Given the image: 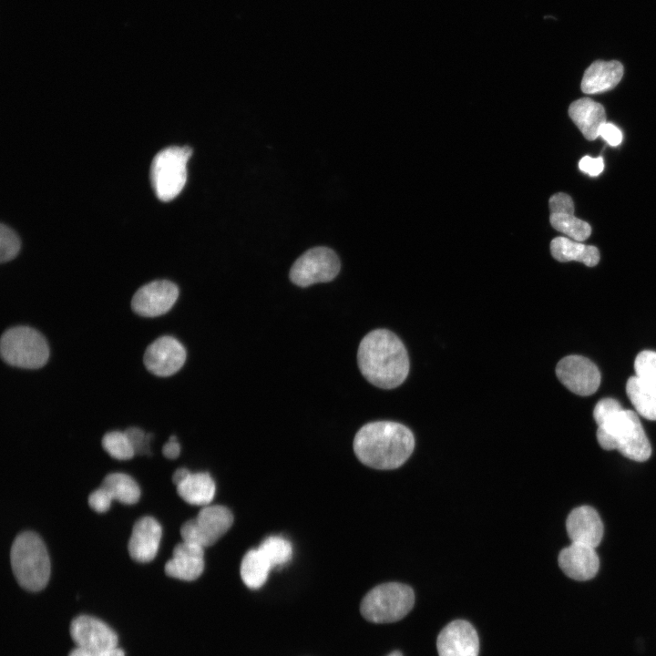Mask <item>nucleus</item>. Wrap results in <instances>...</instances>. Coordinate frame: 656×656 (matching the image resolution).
Listing matches in <instances>:
<instances>
[{
	"mask_svg": "<svg viewBox=\"0 0 656 656\" xmlns=\"http://www.w3.org/2000/svg\"><path fill=\"white\" fill-rule=\"evenodd\" d=\"M359 369L372 384L392 389L409 373V358L400 338L387 329H375L361 340L357 351Z\"/></svg>",
	"mask_w": 656,
	"mask_h": 656,
	"instance_id": "f257e3e1",
	"label": "nucleus"
},
{
	"mask_svg": "<svg viewBox=\"0 0 656 656\" xmlns=\"http://www.w3.org/2000/svg\"><path fill=\"white\" fill-rule=\"evenodd\" d=\"M415 447V437L405 425L393 421H375L363 425L354 439V451L365 466L394 469L402 466Z\"/></svg>",
	"mask_w": 656,
	"mask_h": 656,
	"instance_id": "f03ea898",
	"label": "nucleus"
},
{
	"mask_svg": "<svg viewBox=\"0 0 656 656\" xmlns=\"http://www.w3.org/2000/svg\"><path fill=\"white\" fill-rule=\"evenodd\" d=\"M597 441L605 450H618L625 457L643 462L651 447L637 413L621 409L598 425Z\"/></svg>",
	"mask_w": 656,
	"mask_h": 656,
	"instance_id": "7ed1b4c3",
	"label": "nucleus"
},
{
	"mask_svg": "<svg viewBox=\"0 0 656 656\" xmlns=\"http://www.w3.org/2000/svg\"><path fill=\"white\" fill-rule=\"evenodd\" d=\"M10 562L18 584L26 590L43 589L50 577V559L41 538L32 531L19 533L10 550Z\"/></svg>",
	"mask_w": 656,
	"mask_h": 656,
	"instance_id": "20e7f679",
	"label": "nucleus"
},
{
	"mask_svg": "<svg viewBox=\"0 0 656 656\" xmlns=\"http://www.w3.org/2000/svg\"><path fill=\"white\" fill-rule=\"evenodd\" d=\"M413 589L402 583L388 582L372 589L360 606L362 616L374 623H389L403 619L413 608Z\"/></svg>",
	"mask_w": 656,
	"mask_h": 656,
	"instance_id": "39448f33",
	"label": "nucleus"
},
{
	"mask_svg": "<svg viewBox=\"0 0 656 656\" xmlns=\"http://www.w3.org/2000/svg\"><path fill=\"white\" fill-rule=\"evenodd\" d=\"M0 352L5 363L26 369L40 368L49 357L45 337L28 326H15L6 330L1 337Z\"/></svg>",
	"mask_w": 656,
	"mask_h": 656,
	"instance_id": "423d86ee",
	"label": "nucleus"
},
{
	"mask_svg": "<svg viewBox=\"0 0 656 656\" xmlns=\"http://www.w3.org/2000/svg\"><path fill=\"white\" fill-rule=\"evenodd\" d=\"M192 154L190 147L172 146L159 151L150 169L151 184L162 201L176 198L187 181V164Z\"/></svg>",
	"mask_w": 656,
	"mask_h": 656,
	"instance_id": "0eeeda50",
	"label": "nucleus"
},
{
	"mask_svg": "<svg viewBox=\"0 0 656 656\" xmlns=\"http://www.w3.org/2000/svg\"><path fill=\"white\" fill-rule=\"evenodd\" d=\"M231 511L220 505L204 506L197 517L189 519L180 528L184 541L210 547L215 544L232 526Z\"/></svg>",
	"mask_w": 656,
	"mask_h": 656,
	"instance_id": "6e6552de",
	"label": "nucleus"
},
{
	"mask_svg": "<svg viewBox=\"0 0 656 656\" xmlns=\"http://www.w3.org/2000/svg\"><path fill=\"white\" fill-rule=\"evenodd\" d=\"M341 263L336 253L327 247H314L302 253L290 271V280L300 287L333 280Z\"/></svg>",
	"mask_w": 656,
	"mask_h": 656,
	"instance_id": "1a4fd4ad",
	"label": "nucleus"
},
{
	"mask_svg": "<svg viewBox=\"0 0 656 656\" xmlns=\"http://www.w3.org/2000/svg\"><path fill=\"white\" fill-rule=\"evenodd\" d=\"M556 374L569 391L582 396L594 394L600 384V374L596 364L580 355L563 357L556 366Z\"/></svg>",
	"mask_w": 656,
	"mask_h": 656,
	"instance_id": "9d476101",
	"label": "nucleus"
},
{
	"mask_svg": "<svg viewBox=\"0 0 656 656\" xmlns=\"http://www.w3.org/2000/svg\"><path fill=\"white\" fill-rule=\"evenodd\" d=\"M179 297L178 286L168 280H157L141 286L131 300L132 310L144 317L169 312Z\"/></svg>",
	"mask_w": 656,
	"mask_h": 656,
	"instance_id": "9b49d317",
	"label": "nucleus"
},
{
	"mask_svg": "<svg viewBox=\"0 0 656 656\" xmlns=\"http://www.w3.org/2000/svg\"><path fill=\"white\" fill-rule=\"evenodd\" d=\"M186 356L184 346L176 338L164 335L147 347L143 362L151 374L167 377L174 374L183 366Z\"/></svg>",
	"mask_w": 656,
	"mask_h": 656,
	"instance_id": "f8f14e48",
	"label": "nucleus"
},
{
	"mask_svg": "<svg viewBox=\"0 0 656 656\" xmlns=\"http://www.w3.org/2000/svg\"><path fill=\"white\" fill-rule=\"evenodd\" d=\"M436 648L439 656H478L479 639L468 621L456 620L440 631Z\"/></svg>",
	"mask_w": 656,
	"mask_h": 656,
	"instance_id": "ddd939ff",
	"label": "nucleus"
},
{
	"mask_svg": "<svg viewBox=\"0 0 656 656\" xmlns=\"http://www.w3.org/2000/svg\"><path fill=\"white\" fill-rule=\"evenodd\" d=\"M551 226L577 241L587 240L591 233L590 225L574 216V202L564 192L552 195L548 200Z\"/></svg>",
	"mask_w": 656,
	"mask_h": 656,
	"instance_id": "4468645a",
	"label": "nucleus"
},
{
	"mask_svg": "<svg viewBox=\"0 0 656 656\" xmlns=\"http://www.w3.org/2000/svg\"><path fill=\"white\" fill-rule=\"evenodd\" d=\"M70 634L77 647L83 649H113L118 647L116 632L102 620L81 615L70 625Z\"/></svg>",
	"mask_w": 656,
	"mask_h": 656,
	"instance_id": "2eb2a0df",
	"label": "nucleus"
},
{
	"mask_svg": "<svg viewBox=\"0 0 656 656\" xmlns=\"http://www.w3.org/2000/svg\"><path fill=\"white\" fill-rule=\"evenodd\" d=\"M558 561L569 578L579 581L593 579L600 567L595 548L576 542H571L559 552Z\"/></svg>",
	"mask_w": 656,
	"mask_h": 656,
	"instance_id": "dca6fc26",
	"label": "nucleus"
},
{
	"mask_svg": "<svg viewBox=\"0 0 656 656\" xmlns=\"http://www.w3.org/2000/svg\"><path fill=\"white\" fill-rule=\"evenodd\" d=\"M161 535V526L153 517L138 518L133 526L128 543L130 558L140 563L153 560L159 550Z\"/></svg>",
	"mask_w": 656,
	"mask_h": 656,
	"instance_id": "f3484780",
	"label": "nucleus"
},
{
	"mask_svg": "<svg viewBox=\"0 0 656 656\" xmlns=\"http://www.w3.org/2000/svg\"><path fill=\"white\" fill-rule=\"evenodd\" d=\"M165 573L171 578L191 581L197 579L204 570V548L184 541L177 544L172 558L164 567Z\"/></svg>",
	"mask_w": 656,
	"mask_h": 656,
	"instance_id": "a211bd4d",
	"label": "nucleus"
},
{
	"mask_svg": "<svg viewBox=\"0 0 656 656\" xmlns=\"http://www.w3.org/2000/svg\"><path fill=\"white\" fill-rule=\"evenodd\" d=\"M567 532L571 542L596 548L603 537V523L598 512L589 506L574 508L566 521Z\"/></svg>",
	"mask_w": 656,
	"mask_h": 656,
	"instance_id": "6ab92c4d",
	"label": "nucleus"
},
{
	"mask_svg": "<svg viewBox=\"0 0 656 656\" xmlns=\"http://www.w3.org/2000/svg\"><path fill=\"white\" fill-rule=\"evenodd\" d=\"M623 76V66L616 60L593 62L586 70L581 80V90L585 94H596L611 90Z\"/></svg>",
	"mask_w": 656,
	"mask_h": 656,
	"instance_id": "aec40b11",
	"label": "nucleus"
},
{
	"mask_svg": "<svg viewBox=\"0 0 656 656\" xmlns=\"http://www.w3.org/2000/svg\"><path fill=\"white\" fill-rule=\"evenodd\" d=\"M569 115L588 140L596 139L600 128L606 122L603 106L589 97L573 101L569 108Z\"/></svg>",
	"mask_w": 656,
	"mask_h": 656,
	"instance_id": "412c9836",
	"label": "nucleus"
},
{
	"mask_svg": "<svg viewBox=\"0 0 656 656\" xmlns=\"http://www.w3.org/2000/svg\"><path fill=\"white\" fill-rule=\"evenodd\" d=\"M550 252L554 259L561 262L577 261L593 267L600 261L598 248L561 236L551 241Z\"/></svg>",
	"mask_w": 656,
	"mask_h": 656,
	"instance_id": "4be33fe9",
	"label": "nucleus"
},
{
	"mask_svg": "<svg viewBox=\"0 0 656 656\" xmlns=\"http://www.w3.org/2000/svg\"><path fill=\"white\" fill-rule=\"evenodd\" d=\"M176 487L179 496L188 504L195 506H208L216 491L215 482L208 472H190Z\"/></svg>",
	"mask_w": 656,
	"mask_h": 656,
	"instance_id": "5701e85b",
	"label": "nucleus"
},
{
	"mask_svg": "<svg viewBox=\"0 0 656 656\" xmlns=\"http://www.w3.org/2000/svg\"><path fill=\"white\" fill-rule=\"evenodd\" d=\"M272 569L264 554L259 548H251L242 558L240 573L248 588L257 589L266 582Z\"/></svg>",
	"mask_w": 656,
	"mask_h": 656,
	"instance_id": "b1692460",
	"label": "nucleus"
},
{
	"mask_svg": "<svg viewBox=\"0 0 656 656\" xmlns=\"http://www.w3.org/2000/svg\"><path fill=\"white\" fill-rule=\"evenodd\" d=\"M110 498L125 505H132L140 497V488L136 480L125 473L108 474L101 484Z\"/></svg>",
	"mask_w": 656,
	"mask_h": 656,
	"instance_id": "393cba45",
	"label": "nucleus"
},
{
	"mask_svg": "<svg viewBox=\"0 0 656 656\" xmlns=\"http://www.w3.org/2000/svg\"><path fill=\"white\" fill-rule=\"evenodd\" d=\"M626 393L640 415L656 421V390L635 375L628 379Z\"/></svg>",
	"mask_w": 656,
	"mask_h": 656,
	"instance_id": "a878e982",
	"label": "nucleus"
},
{
	"mask_svg": "<svg viewBox=\"0 0 656 656\" xmlns=\"http://www.w3.org/2000/svg\"><path fill=\"white\" fill-rule=\"evenodd\" d=\"M258 548L268 559L272 568L285 565L292 557L291 542L281 536L266 538Z\"/></svg>",
	"mask_w": 656,
	"mask_h": 656,
	"instance_id": "bb28decb",
	"label": "nucleus"
},
{
	"mask_svg": "<svg viewBox=\"0 0 656 656\" xmlns=\"http://www.w3.org/2000/svg\"><path fill=\"white\" fill-rule=\"evenodd\" d=\"M102 447L113 458L128 460L134 456L135 450L125 432L110 431L101 440Z\"/></svg>",
	"mask_w": 656,
	"mask_h": 656,
	"instance_id": "cd10ccee",
	"label": "nucleus"
},
{
	"mask_svg": "<svg viewBox=\"0 0 656 656\" xmlns=\"http://www.w3.org/2000/svg\"><path fill=\"white\" fill-rule=\"evenodd\" d=\"M634 369L637 377L656 390V352L645 350L639 353L634 361Z\"/></svg>",
	"mask_w": 656,
	"mask_h": 656,
	"instance_id": "c85d7f7f",
	"label": "nucleus"
},
{
	"mask_svg": "<svg viewBox=\"0 0 656 656\" xmlns=\"http://www.w3.org/2000/svg\"><path fill=\"white\" fill-rule=\"evenodd\" d=\"M21 247L17 234L5 224L0 227V261L2 263L13 260Z\"/></svg>",
	"mask_w": 656,
	"mask_h": 656,
	"instance_id": "c756f323",
	"label": "nucleus"
},
{
	"mask_svg": "<svg viewBox=\"0 0 656 656\" xmlns=\"http://www.w3.org/2000/svg\"><path fill=\"white\" fill-rule=\"evenodd\" d=\"M622 409L620 404L613 398H603L600 400L594 407L593 417L599 425L608 416Z\"/></svg>",
	"mask_w": 656,
	"mask_h": 656,
	"instance_id": "7c9ffc66",
	"label": "nucleus"
},
{
	"mask_svg": "<svg viewBox=\"0 0 656 656\" xmlns=\"http://www.w3.org/2000/svg\"><path fill=\"white\" fill-rule=\"evenodd\" d=\"M128 437L135 453L146 454L149 452V440L151 435H146L140 428L129 427L124 431Z\"/></svg>",
	"mask_w": 656,
	"mask_h": 656,
	"instance_id": "2f4dec72",
	"label": "nucleus"
},
{
	"mask_svg": "<svg viewBox=\"0 0 656 656\" xmlns=\"http://www.w3.org/2000/svg\"><path fill=\"white\" fill-rule=\"evenodd\" d=\"M112 499L101 486L95 489L88 497L89 507L97 513L107 512L111 506Z\"/></svg>",
	"mask_w": 656,
	"mask_h": 656,
	"instance_id": "473e14b6",
	"label": "nucleus"
},
{
	"mask_svg": "<svg viewBox=\"0 0 656 656\" xmlns=\"http://www.w3.org/2000/svg\"><path fill=\"white\" fill-rule=\"evenodd\" d=\"M579 168L589 176H598L604 169L603 159L602 157L592 158L590 156H584L579 162Z\"/></svg>",
	"mask_w": 656,
	"mask_h": 656,
	"instance_id": "72a5a7b5",
	"label": "nucleus"
},
{
	"mask_svg": "<svg viewBox=\"0 0 656 656\" xmlns=\"http://www.w3.org/2000/svg\"><path fill=\"white\" fill-rule=\"evenodd\" d=\"M599 137H601L609 145L616 147L622 140L621 131L612 123L605 122L599 129Z\"/></svg>",
	"mask_w": 656,
	"mask_h": 656,
	"instance_id": "f704fd0d",
	"label": "nucleus"
},
{
	"mask_svg": "<svg viewBox=\"0 0 656 656\" xmlns=\"http://www.w3.org/2000/svg\"><path fill=\"white\" fill-rule=\"evenodd\" d=\"M68 656H125L124 651L116 647L113 649H83L77 647Z\"/></svg>",
	"mask_w": 656,
	"mask_h": 656,
	"instance_id": "c9c22d12",
	"label": "nucleus"
},
{
	"mask_svg": "<svg viewBox=\"0 0 656 656\" xmlns=\"http://www.w3.org/2000/svg\"><path fill=\"white\" fill-rule=\"evenodd\" d=\"M162 453L169 459H175L179 456L180 446L175 436H171L169 442L163 446Z\"/></svg>",
	"mask_w": 656,
	"mask_h": 656,
	"instance_id": "e433bc0d",
	"label": "nucleus"
},
{
	"mask_svg": "<svg viewBox=\"0 0 656 656\" xmlns=\"http://www.w3.org/2000/svg\"><path fill=\"white\" fill-rule=\"evenodd\" d=\"M190 471L185 467L178 468L172 475L173 484L178 486L190 475Z\"/></svg>",
	"mask_w": 656,
	"mask_h": 656,
	"instance_id": "4c0bfd02",
	"label": "nucleus"
},
{
	"mask_svg": "<svg viewBox=\"0 0 656 656\" xmlns=\"http://www.w3.org/2000/svg\"><path fill=\"white\" fill-rule=\"evenodd\" d=\"M387 656H403V655L401 654L400 651H396L391 652V653H390L389 655H387Z\"/></svg>",
	"mask_w": 656,
	"mask_h": 656,
	"instance_id": "58836bf2",
	"label": "nucleus"
}]
</instances>
